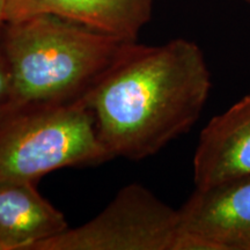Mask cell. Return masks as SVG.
I'll use <instances>...</instances> for the list:
<instances>
[{"mask_svg":"<svg viewBox=\"0 0 250 250\" xmlns=\"http://www.w3.org/2000/svg\"><path fill=\"white\" fill-rule=\"evenodd\" d=\"M210 90L202 49L177 39L160 46L127 42L80 99L111 158L139 161L191 129Z\"/></svg>","mask_w":250,"mask_h":250,"instance_id":"obj_1","label":"cell"},{"mask_svg":"<svg viewBox=\"0 0 250 250\" xmlns=\"http://www.w3.org/2000/svg\"><path fill=\"white\" fill-rule=\"evenodd\" d=\"M126 43L51 14L4 23L11 83L2 114L80 99Z\"/></svg>","mask_w":250,"mask_h":250,"instance_id":"obj_2","label":"cell"},{"mask_svg":"<svg viewBox=\"0 0 250 250\" xmlns=\"http://www.w3.org/2000/svg\"><path fill=\"white\" fill-rule=\"evenodd\" d=\"M111 159L81 99L0 115V182L36 184L61 168Z\"/></svg>","mask_w":250,"mask_h":250,"instance_id":"obj_3","label":"cell"},{"mask_svg":"<svg viewBox=\"0 0 250 250\" xmlns=\"http://www.w3.org/2000/svg\"><path fill=\"white\" fill-rule=\"evenodd\" d=\"M179 210L132 183L99 215L37 245L34 250H171Z\"/></svg>","mask_w":250,"mask_h":250,"instance_id":"obj_4","label":"cell"},{"mask_svg":"<svg viewBox=\"0 0 250 250\" xmlns=\"http://www.w3.org/2000/svg\"><path fill=\"white\" fill-rule=\"evenodd\" d=\"M179 230L214 250H250V176L196 189L179 210Z\"/></svg>","mask_w":250,"mask_h":250,"instance_id":"obj_5","label":"cell"},{"mask_svg":"<svg viewBox=\"0 0 250 250\" xmlns=\"http://www.w3.org/2000/svg\"><path fill=\"white\" fill-rule=\"evenodd\" d=\"M250 176V94L206 124L193 156L196 189Z\"/></svg>","mask_w":250,"mask_h":250,"instance_id":"obj_6","label":"cell"},{"mask_svg":"<svg viewBox=\"0 0 250 250\" xmlns=\"http://www.w3.org/2000/svg\"><path fill=\"white\" fill-rule=\"evenodd\" d=\"M152 6L153 0H7L6 22L51 14L136 42L139 31L151 19Z\"/></svg>","mask_w":250,"mask_h":250,"instance_id":"obj_7","label":"cell"},{"mask_svg":"<svg viewBox=\"0 0 250 250\" xmlns=\"http://www.w3.org/2000/svg\"><path fill=\"white\" fill-rule=\"evenodd\" d=\"M68 228L33 183L0 182V250H34Z\"/></svg>","mask_w":250,"mask_h":250,"instance_id":"obj_8","label":"cell"},{"mask_svg":"<svg viewBox=\"0 0 250 250\" xmlns=\"http://www.w3.org/2000/svg\"><path fill=\"white\" fill-rule=\"evenodd\" d=\"M2 27L4 24H0V105H2L7 98L9 83H11L8 64L5 57L4 48H2Z\"/></svg>","mask_w":250,"mask_h":250,"instance_id":"obj_9","label":"cell"},{"mask_svg":"<svg viewBox=\"0 0 250 250\" xmlns=\"http://www.w3.org/2000/svg\"><path fill=\"white\" fill-rule=\"evenodd\" d=\"M6 7H7V0H0V24L6 22Z\"/></svg>","mask_w":250,"mask_h":250,"instance_id":"obj_10","label":"cell"},{"mask_svg":"<svg viewBox=\"0 0 250 250\" xmlns=\"http://www.w3.org/2000/svg\"><path fill=\"white\" fill-rule=\"evenodd\" d=\"M2 114V105H0V115Z\"/></svg>","mask_w":250,"mask_h":250,"instance_id":"obj_11","label":"cell"},{"mask_svg":"<svg viewBox=\"0 0 250 250\" xmlns=\"http://www.w3.org/2000/svg\"><path fill=\"white\" fill-rule=\"evenodd\" d=\"M245 1H247V2H249V4H250V0H245Z\"/></svg>","mask_w":250,"mask_h":250,"instance_id":"obj_12","label":"cell"}]
</instances>
